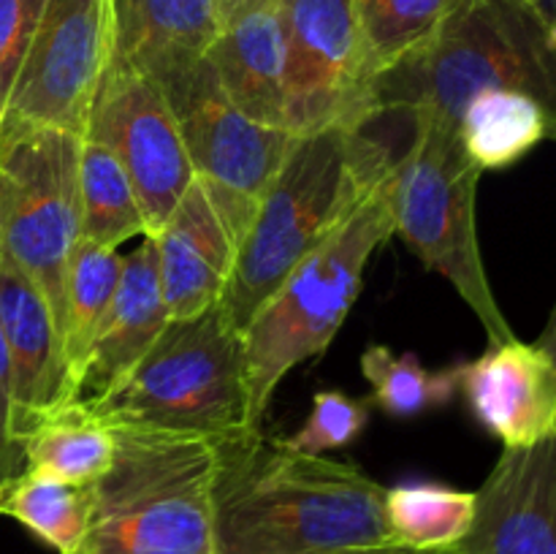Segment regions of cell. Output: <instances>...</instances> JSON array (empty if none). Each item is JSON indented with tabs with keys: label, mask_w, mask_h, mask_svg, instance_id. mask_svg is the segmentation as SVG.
<instances>
[{
	"label": "cell",
	"mask_w": 556,
	"mask_h": 554,
	"mask_svg": "<svg viewBox=\"0 0 556 554\" xmlns=\"http://www.w3.org/2000/svg\"><path fill=\"white\" fill-rule=\"evenodd\" d=\"M81 136L117 158L155 234L195 179L177 119L155 81L141 71L109 65Z\"/></svg>",
	"instance_id": "obj_12"
},
{
	"label": "cell",
	"mask_w": 556,
	"mask_h": 554,
	"mask_svg": "<svg viewBox=\"0 0 556 554\" xmlns=\"http://www.w3.org/2000/svg\"><path fill=\"white\" fill-rule=\"evenodd\" d=\"M92 514V483L60 481L41 470L22 467L0 487V516L20 521L58 554H74Z\"/></svg>",
	"instance_id": "obj_22"
},
{
	"label": "cell",
	"mask_w": 556,
	"mask_h": 554,
	"mask_svg": "<svg viewBox=\"0 0 556 554\" xmlns=\"http://www.w3.org/2000/svg\"><path fill=\"white\" fill-rule=\"evenodd\" d=\"M144 76L155 81L177 119L195 179L210 190L242 242L261 196L291 150L293 134L233 106L204 54Z\"/></svg>",
	"instance_id": "obj_9"
},
{
	"label": "cell",
	"mask_w": 556,
	"mask_h": 554,
	"mask_svg": "<svg viewBox=\"0 0 556 554\" xmlns=\"http://www.w3.org/2000/svg\"><path fill=\"white\" fill-rule=\"evenodd\" d=\"M486 87L530 96L556 144V36L519 0H462L440 30L380 76L386 112H429L456 125L467 98Z\"/></svg>",
	"instance_id": "obj_3"
},
{
	"label": "cell",
	"mask_w": 556,
	"mask_h": 554,
	"mask_svg": "<svg viewBox=\"0 0 556 554\" xmlns=\"http://www.w3.org/2000/svg\"><path fill=\"white\" fill-rule=\"evenodd\" d=\"M391 543L416 552H448L470 532L478 494L434 481L386 489Z\"/></svg>",
	"instance_id": "obj_23"
},
{
	"label": "cell",
	"mask_w": 556,
	"mask_h": 554,
	"mask_svg": "<svg viewBox=\"0 0 556 554\" xmlns=\"http://www.w3.org/2000/svg\"><path fill=\"white\" fill-rule=\"evenodd\" d=\"M168 318H193L220 304L237 261L239 237L210 190L193 179L168 221L150 234Z\"/></svg>",
	"instance_id": "obj_16"
},
{
	"label": "cell",
	"mask_w": 556,
	"mask_h": 554,
	"mask_svg": "<svg viewBox=\"0 0 556 554\" xmlns=\"http://www.w3.org/2000/svg\"><path fill=\"white\" fill-rule=\"evenodd\" d=\"M220 30L215 0H112V63L152 74L201 58Z\"/></svg>",
	"instance_id": "obj_19"
},
{
	"label": "cell",
	"mask_w": 556,
	"mask_h": 554,
	"mask_svg": "<svg viewBox=\"0 0 556 554\" xmlns=\"http://www.w3.org/2000/svg\"><path fill=\"white\" fill-rule=\"evenodd\" d=\"M407 119L410 141L389 172L394 234L427 269L456 288L489 342L514 340L478 242L476 201L483 172L462 147L456 125L429 112H407Z\"/></svg>",
	"instance_id": "obj_6"
},
{
	"label": "cell",
	"mask_w": 556,
	"mask_h": 554,
	"mask_svg": "<svg viewBox=\"0 0 556 554\" xmlns=\"http://www.w3.org/2000/svg\"><path fill=\"white\" fill-rule=\"evenodd\" d=\"M212 443L215 554H324L391 543L386 487L353 462L304 454L264 429Z\"/></svg>",
	"instance_id": "obj_1"
},
{
	"label": "cell",
	"mask_w": 556,
	"mask_h": 554,
	"mask_svg": "<svg viewBox=\"0 0 556 554\" xmlns=\"http://www.w3.org/2000/svg\"><path fill=\"white\" fill-rule=\"evenodd\" d=\"M47 0H0V123Z\"/></svg>",
	"instance_id": "obj_29"
},
{
	"label": "cell",
	"mask_w": 556,
	"mask_h": 554,
	"mask_svg": "<svg viewBox=\"0 0 556 554\" xmlns=\"http://www.w3.org/2000/svg\"><path fill=\"white\" fill-rule=\"evenodd\" d=\"M79 221L81 239L117 248L147 237L144 210L117 158L106 144L81 136L79 147Z\"/></svg>",
	"instance_id": "obj_24"
},
{
	"label": "cell",
	"mask_w": 556,
	"mask_h": 554,
	"mask_svg": "<svg viewBox=\"0 0 556 554\" xmlns=\"http://www.w3.org/2000/svg\"><path fill=\"white\" fill-rule=\"evenodd\" d=\"M25 467L90 487L114 462V429L81 402H65L22 440Z\"/></svg>",
	"instance_id": "obj_21"
},
{
	"label": "cell",
	"mask_w": 556,
	"mask_h": 554,
	"mask_svg": "<svg viewBox=\"0 0 556 554\" xmlns=\"http://www.w3.org/2000/svg\"><path fill=\"white\" fill-rule=\"evenodd\" d=\"M168 320L172 318L157 275L155 239L147 234L139 248L125 255L114 297L76 378L74 402L98 405L112 396L161 337Z\"/></svg>",
	"instance_id": "obj_17"
},
{
	"label": "cell",
	"mask_w": 556,
	"mask_h": 554,
	"mask_svg": "<svg viewBox=\"0 0 556 554\" xmlns=\"http://www.w3.org/2000/svg\"><path fill=\"white\" fill-rule=\"evenodd\" d=\"M112 63V0H47L3 119L81 136Z\"/></svg>",
	"instance_id": "obj_11"
},
{
	"label": "cell",
	"mask_w": 556,
	"mask_h": 554,
	"mask_svg": "<svg viewBox=\"0 0 556 554\" xmlns=\"http://www.w3.org/2000/svg\"><path fill=\"white\" fill-rule=\"evenodd\" d=\"M462 0H356L380 74L416 54Z\"/></svg>",
	"instance_id": "obj_27"
},
{
	"label": "cell",
	"mask_w": 556,
	"mask_h": 554,
	"mask_svg": "<svg viewBox=\"0 0 556 554\" xmlns=\"http://www.w3.org/2000/svg\"><path fill=\"white\" fill-rule=\"evenodd\" d=\"M215 443L199 435L114 429V462L92 483L74 554H215Z\"/></svg>",
	"instance_id": "obj_4"
},
{
	"label": "cell",
	"mask_w": 556,
	"mask_h": 554,
	"mask_svg": "<svg viewBox=\"0 0 556 554\" xmlns=\"http://www.w3.org/2000/svg\"><path fill=\"white\" fill-rule=\"evenodd\" d=\"M362 375L372 386L369 402L391 418H416L445 407L459 391V367L427 369L416 353L369 345L362 353Z\"/></svg>",
	"instance_id": "obj_26"
},
{
	"label": "cell",
	"mask_w": 556,
	"mask_h": 554,
	"mask_svg": "<svg viewBox=\"0 0 556 554\" xmlns=\"http://www.w3.org/2000/svg\"><path fill=\"white\" fill-rule=\"evenodd\" d=\"M369 400H356L345 391H318L313 396V407L302 427L286 440L291 449L304 454H326V451L345 449L369 421Z\"/></svg>",
	"instance_id": "obj_28"
},
{
	"label": "cell",
	"mask_w": 556,
	"mask_h": 554,
	"mask_svg": "<svg viewBox=\"0 0 556 554\" xmlns=\"http://www.w3.org/2000/svg\"><path fill=\"white\" fill-rule=\"evenodd\" d=\"M394 152L367 128L293 136L239 242L220 304L244 329L288 272L324 244L389 177Z\"/></svg>",
	"instance_id": "obj_2"
},
{
	"label": "cell",
	"mask_w": 556,
	"mask_h": 554,
	"mask_svg": "<svg viewBox=\"0 0 556 554\" xmlns=\"http://www.w3.org/2000/svg\"><path fill=\"white\" fill-rule=\"evenodd\" d=\"M459 391L505 451L532 449L556 435V364L538 342H489L459 367Z\"/></svg>",
	"instance_id": "obj_14"
},
{
	"label": "cell",
	"mask_w": 556,
	"mask_h": 554,
	"mask_svg": "<svg viewBox=\"0 0 556 554\" xmlns=\"http://www.w3.org/2000/svg\"><path fill=\"white\" fill-rule=\"evenodd\" d=\"M79 147L68 130L0 123V250L41 288L60 335L65 272L81 239Z\"/></svg>",
	"instance_id": "obj_8"
},
{
	"label": "cell",
	"mask_w": 556,
	"mask_h": 554,
	"mask_svg": "<svg viewBox=\"0 0 556 554\" xmlns=\"http://www.w3.org/2000/svg\"><path fill=\"white\" fill-rule=\"evenodd\" d=\"M125 255L117 248L79 239L71 253L65 272V304H63V353L71 378V400L92 340L98 335L103 313L119 282Z\"/></svg>",
	"instance_id": "obj_25"
},
{
	"label": "cell",
	"mask_w": 556,
	"mask_h": 554,
	"mask_svg": "<svg viewBox=\"0 0 556 554\" xmlns=\"http://www.w3.org/2000/svg\"><path fill=\"white\" fill-rule=\"evenodd\" d=\"M204 58L233 106L258 123L286 128V30L280 0H255L223 14L220 30Z\"/></svg>",
	"instance_id": "obj_18"
},
{
	"label": "cell",
	"mask_w": 556,
	"mask_h": 554,
	"mask_svg": "<svg viewBox=\"0 0 556 554\" xmlns=\"http://www.w3.org/2000/svg\"><path fill=\"white\" fill-rule=\"evenodd\" d=\"M535 342L548 353V356H552V362L556 364V299H554L552 313H548V318H546V326H543L541 337H538Z\"/></svg>",
	"instance_id": "obj_33"
},
{
	"label": "cell",
	"mask_w": 556,
	"mask_h": 554,
	"mask_svg": "<svg viewBox=\"0 0 556 554\" xmlns=\"http://www.w3.org/2000/svg\"><path fill=\"white\" fill-rule=\"evenodd\" d=\"M0 329L11 364V429L22 440L71 400L63 335L41 288L0 250Z\"/></svg>",
	"instance_id": "obj_15"
},
{
	"label": "cell",
	"mask_w": 556,
	"mask_h": 554,
	"mask_svg": "<svg viewBox=\"0 0 556 554\" xmlns=\"http://www.w3.org/2000/svg\"><path fill=\"white\" fill-rule=\"evenodd\" d=\"M324 554H445V552H416V549H405V546H394V543H386V546L337 549V552H324Z\"/></svg>",
	"instance_id": "obj_32"
},
{
	"label": "cell",
	"mask_w": 556,
	"mask_h": 554,
	"mask_svg": "<svg viewBox=\"0 0 556 554\" xmlns=\"http://www.w3.org/2000/svg\"><path fill=\"white\" fill-rule=\"evenodd\" d=\"M391 237L394 217L386 177L372 196L324 244L304 255L250 315L242 337L250 421L255 429L264 424L271 396L286 375L331 345L362 291L369 259Z\"/></svg>",
	"instance_id": "obj_5"
},
{
	"label": "cell",
	"mask_w": 556,
	"mask_h": 554,
	"mask_svg": "<svg viewBox=\"0 0 556 554\" xmlns=\"http://www.w3.org/2000/svg\"><path fill=\"white\" fill-rule=\"evenodd\" d=\"M456 134L481 172H503L548 139V119L525 92L486 87L467 98Z\"/></svg>",
	"instance_id": "obj_20"
},
{
	"label": "cell",
	"mask_w": 556,
	"mask_h": 554,
	"mask_svg": "<svg viewBox=\"0 0 556 554\" xmlns=\"http://www.w3.org/2000/svg\"><path fill=\"white\" fill-rule=\"evenodd\" d=\"M25 467L20 443L11 429V364L5 348L3 329H0V487Z\"/></svg>",
	"instance_id": "obj_30"
},
{
	"label": "cell",
	"mask_w": 556,
	"mask_h": 554,
	"mask_svg": "<svg viewBox=\"0 0 556 554\" xmlns=\"http://www.w3.org/2000/svg\"><path fill=\"white\" fill-rule=\"evenodd\" d=\"M556 36V0H519Z\"/></svg>",
	"instance_id": "obj_31"
},
{
	"label": "cell",
	"mask_w": 556,
	"mask_h": 554,
	"mask_svg": "<svg viewBox=\"0 0 556 554\" xmlns=\"http://www.w3.org/2000/svg\"><path fill=\"white\" fill-rule=\"evenodd\" d=\"M476 494L470 532L445 554H556V435L503 451Z\"/></svg>",
	"instance_id": "obj_13"
},
{
	"label": "cell",
	"mask_w": 556,
	"mask_h": 554,
	"mask_svg": "<svg viewBox=\"0 0 556 554\" xmlns=\"http://www.w3.org/2000/svg\"><path fill=\"white\" fill-rule=\"evenodd\" d=\"M87 407L112 429H157L206 440L255 429L242 329L223 304L168 320L125 383Z\"/></svg>",
	"instance_id": "obj_7"
},
{
	"label": "cell",
	"mask_w": 556,
	"mask_h": 554,
	"mask_svg": "<svg viewBox=\"0 0 556 554\" xmlns=\"http://www.w3.org/2000/svg\"><path fill=\"white\" fill-rule=\"evenodd\" d=\"M217 9H220V16L228 14V11L239 9V5H248V3H255V0H215Z\"/></svg>",
	"instance_id": "obj_34"
},
{
	"label": "cell",
	"mask_w": 556,
	"mask_h": 554,
	"mask_svg": "<svg viewBox=\"0 0 556 554\" xmlns=\"http://www.w3.org/2000/svg\"><path fill=\"white\" fill-rule=\"evenodd\" d=\"M286 128L293 136L369 128L383 114L380 68L356 0H280Z\"/></svg>",
	"instance_id": "obj_10"
}]
</instances>
